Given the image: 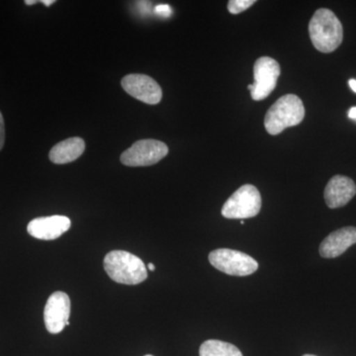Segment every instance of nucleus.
Segmentation results:
<instances>
[{"label":"nucleus","mask_w":356,"mask_h":356,"mask_svg":"<svg viewBox=\"0 0 356 356\" xmlns=\"http://www.w3.org/2000/svg\"><path fill=\"white\" fill-rule=\"evenodd\" d=\"M309 34L314 47L321 53H332L343 43V25L330 9H318L314 13L309 23Z\"/></svg>","instance_id":"nucleus-1"},{"label":"nucleus","mask_w":356,"mask_h":356,"mask_svg":"<svg viewBox=\"0 0 356 356\" xmlns=\"http://www.w3.org/2000/svg\"><path fill=\"white\" fill-rule=\"evenodd\" d=\"M348 84H350V88L356 93V79H350Z\"/></svg>","instance_id":"nucleus-19"},{"label":"nucleus","mask_w":356,"mask_h":356,"mask_svg":"<svg viewBox=\"0 0 356 356\" xmlns=\"http://www.w3.org/2000/svg\"><path fill=\"white\" fill-rule=\"evenodd\" d=\"M105 271L117 283L137 285L147 278V267L139 257L125 250H113L103 261Z\"/></svg>","instance_id":"nucleus-2"},{"label":"nucleus","mask_w":356,"mask_h":356,"mask_svg":"<svg viewBox=\"0 0 356 356\" xmlns=\"http://www.w3.org/2000/svg\"><path fill=\"white\" fill-rule=\"evenodd\" d=\"M305 117V107L298 96L286 95L280 97L268 111L264 118L266 132L276 136L285 129L299 125Z\"/></svg>","instance_id":"nucleus-3"},{"label":"nucleus","mask_w":356,"mask_h":356,"mask_svg":"<svg viewBox=\"0 0 356 356\" xmlns=\"http://www.w3.org/2000/svg\"><path fill=\"white\" fill-rule=\"evenodd\" d=\"M84 149L86 143L81 138H70L53 147L49 156L51 163L65 165L79 159L83 154Z\"/></svg>","instance_id":"nucleus-13"},{"label":"nucleus","mask_w":356,"mask_h":356,"mask_svg":"<svg viewBox=\"0 0 356 356\" xmlns=\"http://www.w3.org/2000/svg\"><path fill=\"white\" fill-rule=\"evenodd\" d=\"M43 3L44 4V6H51V4L53 3H55V0H43Z\"/></svg>","instance_id":"nucleus-20"},{"label":"nucleus","mask_w":356,"mask_h":356,"mask_svg":"<svg viewBox=\"0 0 356 356\" xmlns=\"http://www.w3.org/2000/svg\"><path fill=\"white\" fill-rule=\"evenodd\" d=\"M70 299L67 293L57 291L51 295L44 306V320L47 330L51 334L64 331L70 325Z\"/></svg>","instance_id":"nucleus-8"},{"label":"nucleus","mask_w":356,"mask_h":356,"mask_svg":"<svg viewBox=\"0 0 356 356\" xmlns=\"http://www.w3.org/2000/svg\"><path fill=\"white\" fill-rule=\"evenodd\" d=\"M241 224H242V225L245 224V221H243V220H241Z\"/></svg>","instance_id":"nucleus-23"},{"label":"nucleus","mask_w":356,"mask_h":356,"mask_svg":"<svg viewBox=\"0 0 356 356\" xmlns=\"http://www.w3.org/2000/svg\"><path fill=\"white\" fill-rule=\"evenodd\" d=\"M121 84L128 95L147 104H158L163 98L159 84L146 74H128L122 79Z\"/></svg>","instance_id":"nucleus-9"},{"label":"nucleus","mask_w":356,"mask_h":356,"mask_svg":"<svg viewBox=\"0 0 356 356\" xmlns=\"http://www.w3.org/2000/svg\"><path fill=\"white\" fill-rule=\"evenodd\" d=\"M209 261L215 268L233 276H248L259 268L255 259L245 252L229 248H218L209 254Z\"/></svg>","instance_id":"nucleus-5"},{"label":"nucleus","mask_w":356,"mask_h":356,"mask_svg":"<svg viewBox=\"0 0 356 356\" xmlns=\"http://www.w3.org/2000/svg\"><path fill=\"white\" fill-rule=\"evenodd\" d=\"M356 243L355 227H344L330 234L320 245V254L324 259H336Z\"/></svg>","instance_id":"nucleus-12"},{"label":"nucleus","mask_w":356,"mask_h":356,"mask_svg":"<svg viewBox=\"0 0 356 356\" xmlns=\"http://www.w3.org/2000/svg\"><path fill=\"white\" fill-rule=\"evenodd\" d=\"M37 0H26L25 3L27 4V6H33V4L37 3Z\"/></svg>","instance_id":"nucleus-21"},{"label":"nucleus","mask_w":356,"mask_h":356,"mask_svg":"<svg viewBox=\"0 0 356 356\" xmlns=\"http://www.w3.org/2000/svg\"><path fill=\"white\" fill-rule=\"evenodd\" d=\"M255 0H231L228 3V10L232 14H240L252 7Z\"/></svg>","instance_id":"nucleus-15"},{"label":"nucleus","mask_w":356,"mask_h":356,"mask_svg":"<svg viewBox=\"0 0 356 356\" xmlns=\"http://www.w3.org/2000/svg\"><path fill=\"white\" fill-rule=\"evenodd\" d=\"M72 226L70 218L65 216L40 217L28 224L27 232L33 238L42 241H53L64 235Z\"/></svg>","instance_id":"nucleus-10"},{"label":"nucleus","mask_w":356,"mask_h":356,"mask_svg":"<svg viewBox=\"0 0 356 356\" xmlns=\"http://www.w3.org/2000/svg\"><path fill=\"white\" fill-rule=\"evenodd\" d=\"M168 147L158 140H140L121 154L120 161L127 166H149L156 165L165 158Z\"/></svg>","instance_id":"nucleus-7"},{"label":"nucleus","mask_w":356,"mask_h":356,"mask_svg":"<svg viewBox=\"0 0 356 356\" xmlns=\"http://www.w3.org/2000/svg\"><path fill=\"white\" fill-rule=\"evenodd\" d=\"M261 209V195L252 184L243 185L226 201L222 208L227 219H248L259 215Z\"/></svg>","instance_id":"nucleus-4"},{"label":"nucleus","mask_w":356,"mask_h":356,"mask_svg":"<svg viewBox=\"0 0 356 356\" xmlns=\"http://www.w3.org/2000/svg\"><path fill=\"white\" fill-rule=\"evenodd\" d=\"M348 117L353 120L356 121V106L351 107L350 110H348Z\"/></svg>","instance_id":"nucleus-18"},{"label":"nucleus","mask_w":356,"mask_h":356,"mask_svg":"<svg viewBox=\"0 0 356 356\" xmlns=\"http://www.w3.org/2000/svg\"><path fill=\"white\" fill-rule=\"evenodd\" d=\"M145 356H154V355H145Z\"/></svg>","instance_id":"nucleus-25"},{"label":"nucleus","mask_w":356,"mask_h":356,"mask_svg":"<svg viewBox=\"0 0 356 356\" xmlns=\"http://www.w3.org/2000/svg\"><path fill=\"white\" fill-rule=\"evenodd\" d=\"M280 65L273 58L261 57L254 65V83L248 86L252 99H266L277 86L280 76Z\"/></svg>","instance_id":"nucleus-6"},{"label":"nucleus","mask_w":356,"mask_h":356,"mask_svg":"<svg viewBox=\"0 0 356 356\" xmlns=\"http://www.w3.org/2000/svg\"><path fill=\"white\" fill-rule=\"evenodd\" d=\"M4 140H6V129H4V120L0 112V151L4 146Z\"/></svg>","instance_id":"nucleus-17"},{"label":"nucleus","mask_w":356,"mask_h":356,"mask_svg":"<svg viewBox=\"0 0 356 356\" xmlns=\"http://www.w3.org/2000/svg\"><path fill=\"white\" fill-rule=\"evenodd\" d=\"M147 268H149V270H151V271L156 270V267H154L153 264H149V266H147Z\"/></svg>","instance_id":"nucleus-22"},{"label":"nucleus","mask_w":356,"mask_h":356,"mask_svg":"<svg viewBox=\"0 0 356 356\" xmlns=\"http://www.w3.org/2000/svg\"><path fill=\"white\" fill-rule=\"evenodd\" d=\"M303 356H317V355H303Z\"/></svg>","instance_id":"nucleus-24"},{"label":"nucleus","mask_w":356,"mask_h":356,"mask_svg":"<svg viewBox=\"0 0 356 356\" xmlns=\"http://www.w3.org/2000/svg\"><path fill=\"white\" fill-rule=\"evenodd\" d=\"M154 13L156 15L161 16V17L168 18L172 16V9L168 4H159V6H156V8H154Z\"/></svg>","instance_id":"nucleus-16"},{"label":"nucleus","mask_w":356,"mask_h":356,"mask_svg":"<svg viewBox=\"0 0 356 356\" xmlns=\"http://www.w3.org/2000/svg\"><path fill=\"white\" fill-rule=\"evenodd\" d=\"M200 356H243V353L234 344L209 339L201 344L199 350Z\"/></svg>","instance_id":"nucleus-14"},{"label":"nucleus","mask_w":356,"mask_h":356,"mask_svg":"<svg viewBox=\"0 0 356 356\" xmlns=\"http://www.w3.org/2000/svg\"><path fill=\"white\" fill-rule=\"evenodd\" d=\"M356 185L351 178L336 175L327 182L324 192L325 204L331 209L343 207L355 197Z\"/></svg>","instance_id":"nucleus-11"}]
</instances>
